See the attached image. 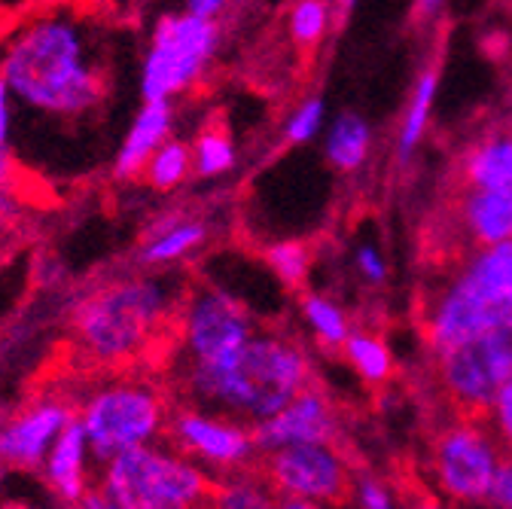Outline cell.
I'll return each mask as SVG.
<instances>
[{"instance_id": "31", "label": "cell", "mask_w": 512, "mask_h": 509, "mask_svg": "<svg viewBox=\"0 0 512 509\" xmlns=\"http://www.w3.org/2000/svg\"><path fill=\"white\" fill-rule=\"evenodd\" d=\"M354 503L369 506V509H388V506H394V497L388 494V488H384V485L366 479V482H357V497H354Z\"/></svg>"}, {"instance_id": "6", "label": "cell", "mask_w": 512, "mask_h": 509, "mask_svg": "<svg viewBox=\"0 0 512 509\" xmlns=\"http://www.w3.org/2000/svg\"><path fill=\"white\" fill-rule=\"evenodd\" d=\"M168 412L165 397L147 381L116 378L83 400L77 418L89 436L95 464H107L135 445L159 442L168 427Z\"/></svg>"}, {"instance_id": "7", "label": "cell", "mask_w": 512, "mask_h": 509, "mask_svg": "<svg viewBox=\"0 0 512 509\" xmlns=\"http://www.w3.org/2000/svg\"><path fill=\"white\" fill-rule=\"evenodd\" d=\"M278 497V506H348L357 494L354 470L336 442H296L256 452L250 470Z\"/></svg>"}, {"instance_id": "35", "label": "cell", "mask_w": 512, "mask_h": 509, "mask_svg": "<svg viewBox=\"0 0 512 509\" xmlns=\"http://www.w3.org/2000/svg\"><path fill=\"white\" fill-rule=\"evenodd\" d=\"M4 7H7V0H0V13H4Z\"/></svg>"}, {"instance_id": "30", "label": "cell", "mask_w": 512, "mask_h": 509, "mask_svg": "<svg viewBox=\"0 0 512 509\" xmlns=\"http://www.w3.org/2000/svg\"><path fill=\"white\" fill-rule=\"evenodd\" d=\"M25 217V205L16 193V183L0 186V232L16 229Z\"/></svg>"}, {"instance_id": "19", "label": "cell", "mask_w": 512, "mask_h": 509, "mask_svg": "<svg viewBox=\"0 0 512 509\" xmlns=\"http://www.w3.org/2000/svg\"><path fill=\"white\" fill-rule=\"evenodd\" d=\"M192 171H196V165H192V147L168 138L150 156V162L144 168V180H147V186L159 189V193H168V189L180 186Z\"/></svg>"}, {"instance_id": "5", "label": "cell", "mask_w": 512, "mask_h": 509, "mask_svg": "<svg viewBox=\"0 0 512 509\" xmlns=\"http://www.w3.org/2000/svg\"><path fill=\"white\" fill-rule=\"evenodd\" d=\"M95 488L113 509H189L217 506V485L199 461L156 442L135 445L101 464Z\"/></svg>"}, {"instance_id": "12", "label": "cell", "mask_w": 512, "mask_h": 509, "mask_svg": "<svg viewBox=\"0 0 512 509\" xmlns=\"http://www.w3.org/2000/svg\"><path fill=\"white\" fill-rule=\"evenodd\" d=\"M165 436L186 458L199 461L202 467H214L226 473L232 470L247 473L256 458L253 427L226 415L186 406V403L168 412Z\"/></svg>"}, {"instance_id": "27", "label": "cell", "mask_w": 512, "mask_h": 509, "mask_svg": "<svg viewBox=\"0 0 512 509\" xmlns=\"http://www.w3.org/2000/svg\"><path fill=\"white\" fill-rule=\"evenodd\" d=\"M436 77H439V71L430 68V71L421 77L418 89H415L412 110H409V116H406L403 138H400V156H403V159L412 153V147L418 144V138H421V132H424V122H427V113H430V101H433V92H436Z\"/></svg>"}, {"instance_id": "4", "label": "cell", "mask_w": 512, "mask_h": 509, "mask_svg": "<svg viewBox=\"0 0 512 509\" xmlns=\"http://www.w3.org/2000/svg\"><path fill=\"white\" fill-rule=\"evenodd\" d=\"M512 317V238L461 260L424 302L421 333L433 354L464 345Z\"/></svg>"}, {"instance_id": "24", "label": "cell", "mask_w": 512, "mask_h": 509, "mask_svg": "<svg viewBox=\"0 0 512 509\" xmlns=\"http://www.w3.org/2000/svg\"><path fill=\"white\" fill-rule=\"evenodd\" d=\"M266 260L272 266V272L290 287V290H302L305 278H308V266H311V250L305 241H284L266 250Z\"/></svg>"}, {"instance_id": "9", "label": "cell", "mask_w": 512, "mask_h": 509, "mask_svg": "<svg viewBox=\"0 0 512 509\" xmlns=\"http://www.w3.org/2000/svg\"><path fill=\"white\" fill-rule=\"evenodd\" d=\"M512 375V317L488 333L436 354V378L442 394L467 421H485L497 391Z\"/></svg>"}, {"instance_id": "20", "label": "cell", "mask_w": 512, "mask_h": 509, "mask_svg": "<svg viewBox=\"0 0 512 509\" xmlns=\"http://www.w3.org/2000/svg\"><path fill=\"white\" fill-rule=\"evenodd\" d=\"M327 153H330V162L336 168L354 171L369 153V125L357 113L339 116L336 125H333V132H330Z\"/></svg>"}, {"instance_id": "36", "label": "cell", "mask_w": 512, "mask_h": 509, "mask_svg": "<svg viewBox=\"0 0 512 509\" xmlns=\"http://www.w3.org/2000/svg\"><path fill=\"white\" fill-rule=\"evenodd\" d=\"M0 260H4V253H0Z\"/></svg>"}, {"instance_id": "1", "label": "cell", "mask_w": 512, "mask_h": 509, "mask_svg": "<svg viewBox=\"0 0 512 509\" xmlns=\"http://www.w3.org/2000/svg\"><path fill=\"white\" fill-rule=\"evenodd\" d=\"M0 77L16 107L49 119L92 116L107 98V71L89 31L64 10L22 22L0 46Z\"/></svg>"}, {"instance_id": "16", "label": "cell", "mask_w": 512, "mask_h": 509, "mask_svg": "<svg viewBox=\"0 0 512 509\" xmlns=\"http://www.w3.org/2000/svg\"><path fill=\"white\" fill-rule=\"evenodd\" d=\"M171 122H174V110L171 101H144V107L138 110L132 129H128L125 141L119 144V153L113 159V177L116 180H135L144 174L150 156L168 141L171 135Z\"/></svg>"}, {"instance_id": "3", "label": "cell", "mask_w": 512, "mask_h": 509, "mask_svg": "<svg viewBox=\"0 0 512 509\" xmlns=\"http://www.w3.org/2000/svg\"><path fill=\"white\" fill-rule=\"evenodd\" d=\"M180 284L165 275H125L95 287L74 308L71 327L80 351L98 366H125L144 357L177 327Z\"/></svg>"}, {"instance_id": "8", "label": "cell", "mask_w": 512, "mask_h": 509, "mask_svg": "<svg viewBox=\"0 0 512 509\" xmlns=\"http://www.w3.org/2000/svg\"><path fill=\"white\" fill-rule=\"evenodd\" d=\"M174 330L180 342L177 363L223 366L232 363L263 327L253 321L241 299L199 281L183 293Z\"/></svg>"}, {"instance_id": "26", "label": "cell", "mask_w": 512, "mask_h": 509, "mask_svg": "<svg viewBox=\"0 0 512 509\" xmlns=\"http://www.w3.org/2000/svg\"><path fill=\"white\" fill-rule=\"evenodd\" d=\"M13 119H16V98L7 80L0 77V186L16 183L19 174V159L13 147Z\"/></svg>"}, {"instance_id": "23", "label": "cell", "mask_w": 512, "mask_h": 509, "mask_svg": "<svg viewBox=\"0 0 512 509\" xmlns=\"http://www.w3.org/2000/svg\"><path fill=\"white\" fill-rule=\"evenodd\" d=\"M330 22V4L327 0H296L290 13V37L302 52L317 49L320 37Z\"/></svg>"}, {"instance_id": "25", "label": "cell", "mask_w": 512, "mask_h": 509, "mask_svg": "<svg viewBox=\"0 0 512 509\" xmlns=\"http://www.w3.org/2000/svg\"><path fill=\"white\" fill-rule=\"evenodd\" d=\"M302 308H305V317L308 324L314 327L317 339L324 345H345L348 339V321L345 314L339 311V305L320 299V296H305L302 299Z\"/></svg>"}, {"instance_id": "21", "label": "cell", "mask_w": 512, "mask_h": 509, "mask_svg": "<svg viewBox=\"0 0 512 509\" xmlns=\"http://www.w3.org/2000/svg\"><path fill=\"white\" fill-rule=\"evenodd\" d=\"M192 165H196L199 177H217L235 165L232 138H229V129L223 122L214 119L199 132L196 144H192Z\"/></svg>"}, {"instance_id": "14", "label": "cell", "mask_w": 512, "mask_h": 509, "mask_svg": "<svg viewBox=\"0 0 512 509\" xmlns=\"http://www.w3.org/2000/svg\"><path fill=\"white\" fill-rule=\"evenodd\" d=\"M339 439V412L330 400V394L317 385V378L308 388L296 394L293 403H287L278 415L253 427L256 452H272L281 445L296 442H336Z\"/></svg>"}, {"instance_id": "33", "label": "cell", "mask_w": 512, "mask_h": 509, "mask_svg": "<svg viewBox=\"0 0 512 509\" xmlns=\"http://www.w3.org/2000/svg\"><path fill=\"white\" fill-rule=\"evenodd\" d=\"M232 0H186V10L196 13V16H208V19H217Z\"/></svg>"}, {"instance_id": "28", "label": "cell", "mask_w": 512, "mask_h": 509, "mask_svg": "<svg viewBox=\"0 0 512 509\" xmlns=\"http://www.w3.org/2000/svg\"><path fill=\"white\" fill-rule=\"evenodd\" d=\"M482 424L494 436L497 449L503 452V461H512V375L500 385V391H497Z\"/></svg>"}, {"instance_id": "15", "label": "cell", "mask_w": 512, "mask_h": 509, "mask_svg": "<svg viewBox=\"0 0 512 509\" xmlns=\"http://www.w3.org/2000/svg\"><path fill=\"white\" fill-rule=\"evenodd\" d=\"M92 461H95V455H92L89 436H86L80 418H74L49 449V455L40 467V479L58 503L83 506L86 494L95 488L92 470H89Z\"/></svg>"}, {"instance_id": "17", "label": "cell", "mask_w": 512, "mask_h": 509, "mask_svg": "<svg viewBox=\"0 0 512 509\" xmlns=\"http://www.w3.org/2000/svg\"><path fill=\"white\" fill-rule=\"evenodd\" d=\"M452 186H494L512 189V122L485 132L458 159Z\"/></svg>"}, {"instance_id": "32", "label": "cell", "mask_w": 512, "mask_h": 509, "mask_svg": "<svg viewBox=\"0 0 512 509\" xmlns=\"http://www.w3.org/2000/svg\"><path fill=\"white\" fill-rule=\"evenodd\" d=\"M357 263H360V272H363L369 281H381V278H384V263L378 260V253H375L372 247H363V250H360Z\"/></svg>"}, {"instance_id": "34", "label": "cell", "mask_w": 512, "mask_h": 509, "mask_svg": "<svg viewBox=\"0 0 512 509\" xmlns=\"http://www.w3.org/2000/svg\"><path fill=\"white\" fill-rule=\"evenodd\" d=\"M433 7H436V0H415V13H418V16L433 13Z\"/></svg>"}, {"instance_id": "37", "label": "cell", "mask_w": 512, "mask_h": 509, "mask_svg": "<svg viewBox=\"0 0 512 509\" xmlns=\"http://www.w3.org/2000/svg\"><path fill=\"white\" fill-rule=\"evenodd\" d=\"M0 470H4V467H0Z\"/></svg>"}, {"instance_id": "11", "label": "cell", "mask_w": 512, "mask_h": 509, "mask_svg": "<svg viewBox=\"0 0 512 509\" xmlns=\"http://www.w3.org/2000/svg\"><path fill=\"white\" fill-rule=\"evenodd\" d=\"M433 473L455 503H488L503 452L485 424L461 418L433 439Z\"/></svg>"}, {"instance_id": "29", "label": "cell", "mask_w": 512, "mask_h": 509, "mask_svg": "<svg viewBox=\"0 0 512 509\" xmlns=\"http://www.w3.org/2000/svg\"><path fill=\"white\" fill-rule=\"evenodd\" d=\"M320 116H324V104H320L317 98H314V101H308V104L293 116L290 129H287V141H290V144H302V141H308V138L317 132Z\"/></svg>"}, {"instance_id": "13", "label": "cell", "mask_w": 512, "mask_h": 509, "mask_svg": "<svg viewBox=\"0 0 512 509\" xmlns=\"http://www.w3.org/2000/svg\"><path fill=\"white\" fill-rule=\"evenodd\" d=\"M77 409L61 397H37L0 418V467L10 473H40L61 430Z\"/></svg>"}, {"instance_id": "2", "label": "cell", "mask_w": 512, "mask_h": 509, "mask_svg": "<svg viewBox=\"0 0 512 509\" xmlns=\"http://www.w3.org/2000/svg\"><path fill=\"white\" fill-rule=\"evenodd\" d=\"M314 381L308 354L281 333L260 330L232 363H177V388L186 406L256 427L278 415Z\"/></svg>"}, {"instance_id": "10", "label": "cell", "mask_w": 512, "mask_h": 509, "mask_svg": "<svg viewBox=\"0 0 512 509\" xmlns=\"http://www.w3.org/2000/svg\"><path fill=\"white\" fill-rule=\"evenodd\" d=\"M217 19L180 13V16H162L153 28L150 49L144 55L141 68V98L144 101H162L186 92L192 83L202 77L208 61L217 49Z\"/></svg>"}, {"instance_id": "18", "label": "cell", "mask_w": 512, "mask_h": 509, "mask_svg": "<svg viewBox=\"0 0 512 509\" xmlns=\"http://www.w3.org/2000/svg\"><path fill=\"white\" fill-rule=\"evenodd\" d=\"M205 238H208V226L186 214L180 223L168 226L165 232L141 238V244L135 250V260L144 269H165V266H174L177 260L189 257L196 247H202Z\"/></svg>"}, {"instance_id": "22", "label": "cell", "mask_w": 512, "mask_h": 509, "mask_svg": "<svg viewBox=\"0 0 512 509\" xmlns=\"http://www.w3.org/2000/svg\"><path fill=\"white\" fill-rule=\"evenodd\" d=\"M345 354L354 363V369L366 378V381H388L394 372L391 363V351L378 336L372 333H348L345 339Z\"/></svg>"}]
</instances>
